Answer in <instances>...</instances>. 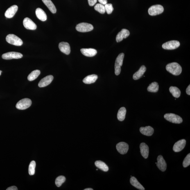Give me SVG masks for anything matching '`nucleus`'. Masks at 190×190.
Masks as SVG:
<instances>
[{"label":"nucleus","mask_w":190,"mask_h":190,"mask_svg":"<svg viewBox=\"0 0 190 190\" xmlns=\"http://www.w3.org/2000/svg\"><path fill=\"white\" fill-rule=\"evenodd\" d=\"M166 69L168 72L176 76L180 75L182 71L181 67L176 62L168 64L166 66Z\"/></svg>","instance_id":"1"},{"label":"nucleus","mask_w":190,"mask_h":190,"mask_svg":"<svg viewBox=\"0 0 190 190\" xmlns=\"http://www.w3.org/2000/svg\"><path fill=\"white\" fill-rule=\"evenodd\" d=\"M6 41L9 44L16 46L22 45L23 42L19 37L14 34H9L7 36Z\"/></svg>","instance_id":"2"},{"label":"nucleus","mask_w":190,"mask_h":190,"mask_svg":"<svg viewBox=\"0 0 190 190\" xmlns=\"http://www.w3.org/2000/svg\"><path fill=\"white\" fill-rule=\"evenodd\" d=\"M124 54L123 53L120 54L116 58L115 64V73L116 76L119 75L121 72V67L123 65Z\"/></svg>","instance_id":"3"},{"label":"nucleus","mask_w":190,"mask_h":190,"mask_svg":"<svg viewBox=\"0 0 190 190\" xmlns=\"http://www.w3.org/2000/svg\"><path fill=\"white\" fill-rule=\"evenodd\" d=\"M32 104L31 100L28 98H24L19 101L16 105V107L20 110H24L29 108Z\"/></svg>","instance_id":"4"},{"label":"nucleus","mask_w":190,"mask_h":190,"mask_svg":"<svg viewBox=\"0 0 190 190\" xmlns=\"http://www.w3.org/2000/svg\"><path fill=\"white\" fill-rule=\"evenodd\" d=\"M94 26L92 24L86 23H81L77 25L76 29L77 31L85 33L92 31L94 29Z\"/></svg>","instance_id":"5"},{"label":"nucleus","mask_w":190,"mask_h":190,"mask_svg":"<svg viewBox=\"0 0 190 190\" xmlns=\"http://www.w3.org/2000/svg\"><path fill=\"white\" fill-rule=\"evenodd\" d=\"M164 118L167 121L173 123L180 124L183 121L180 116L173 114H166L164 115Z\"/></svg>","instance_id":"6"},{"label":"nucleus","mask_w":190,"mask_h":190,"mask_svg":"<svg viewBox=\"0 0 190 190\" xmlns=\"http://www.w3.org/2000/svg\"><path fill=\"white\" fill-rule=\"evenodd\" d=\"M164 10V7L161 5H154L149 9L148 13L151 16H156L163 13Z\"/></svg>","instance_id":"7"},{"label":"nucleus","mask_w":190,"mask_h":190,"mask_svg":"<svg viewBox=\"0 0 190 190\" xmlns=\"http://www.w3.org/2000/svg\"><path fill=\"white\" fill-rule=\"evenodd\" d=\"M180 46V43L177 41H171L164 43L162 45V48L164 49L173 50L178 48Z\"/></svg>","instance_id":"8"},{"label":"nucleus","mask_w":190,"mask_h":190,"mask_svg":"<svg viewBox=\"0 0 190 190\" xmlns=\"http://www.w3.org/2000/svg\"><path fill=\"white\" fill-rule=\"evenodd\" d=\"M23 55L21 53L16 52H9L4 54L2 57L5 60H11L12 59H19L22 58Z\"/></svg>","instance_id":"9"},{"label":"nucleus","mask_w":190,"mask_h":190,"mask_svg":"<svg viewBox=\"0 0 190 190\" xmlns=\"http://www.w3.org/2000/svg\"><path fill=\"white\" fill-rule=\"evenodd\" d=\"M116 148L119 153L122 155H124L128 152L129 146L127 143L124 142H121L116 144Z\"/></svg>","instance_id":"10"},{"label":"nucleus","mask_w":190,"mask_h":190,"mask_svg":"<svg viewBox=\"0 0 190 190\" xmlns=\"http://www.w3.org/2000/svg\"><path fill=\"white\" fill-rule=\"evenodd\" d=\"M23 25L26 29L31 30L36 29L37 26L35 23L31 19L26 17L25 18L23 21Z\"/></svg>","instance_id":"11"},{"label":"nucleus","mask_w":190,"mask_h":190,"mask_svg":"<svg viewBox=\"0 0 190 190\" xmlns=\"http://www.w3.org/2000/svg\"><path fill=\"white\" fill-rule=\"evenodd\" d=\"M186 141L185 139H182L177 141L174 145L173 150L175 152H179L184 149L185 147Z\"/></svg>","instance_id":"12"},{"label":"nucleus","mask_w":190,"mask_h":190,"mask_svg":"<svg viewBox=\"0 0 190 190\" xmlns=\"http://www.w3.org/2000/svg\"><path fill=\"white\" fill-rule=\"evenodd\" d=\"M18 7L16 5H12L5 12V16L7 18L11 19L13 17L17 11Z\"/></svg>","instance_id":"13"},{"label":"nucleus","mask_w":190,"mask_h":190,"mask_svg":"<svg viewBox=\"0 0 190 190\" xmlns=\"http://www.w3.org/2000/svg\"><path fill=\"white\" fill-rule=\"evenodd\" d=\"M54 79V77L51 75H49L44 77L41 79L39 82L38 86L39 87H44L46 86L51 84Z\"/></svg>","instance_id":"14"},{"label":"nucleus","mask_w":190,"mask_h":190,"mask_svg":"<svg viewBox=\"0 0 190 190\" xmlns=\"http://www.w3.org/2000/svg\"><path fill=\"white\" fill-rule=\"evenodd\" d=\"M157 166L161 171H164L166 169V164L162 155H159L157 158Z\"/></svg>","instance_id":"15"},{"label":"nucleus","mask_w":190,"mask_h":190,"mask_svg":"<svg viewBox=\"0 0 190 190\" xmlns=\"http://www.w3.org/2000/svg\"><path fill=\"white\" fill-rule=\"evenodd\" d=\"M59 47L60 51L66 55H69L71 53V48L69 43L61 42L59 44Z\"/></svg>","instance_id":"16"},{"label":"nucleus","mask_w":190,"mask_h":190,"mask_svg":"<svg viewBox=\"0 0 190 190\" xmlns=\"http://www.w3.org/2000/svg\"><path fill=\"white\" fill-rule=\"evenodd\" d=\"M130 34L129 31L126 29H123L118 33L116 36V40L117 42H121L124 39H126Z\"/></svg>","instance_id":"17"},{"label":"nucleus","mask_w":190,"mask_h":190,"mask_svg":"<svg viewBox=\"0 0 190 190\" xmlns=\"http://www.w3.org/2000/svg\"><path fill=\"white\" fill-rule=\"evenodd\" d=\"M82 54L87 57H93L96 54V50L92 48H82L80 50Z\"/></svg>","instance_id":"18"},{"label":"nucleus","mask_w":190,"mask_h":190,"mask_svg":"<svg viewBox=\"0 0 190 190\" xmlns=\"http://www.w3.org/2000/svg\"><path fill=\"white\" fill-rule=\"evenodd\" d=\"M141 153L144 159H147L149 154V148L147 145L144 143H141L140 145Z\"/></svg>","instance_id":"19"},{"label":"nucleus","mask_w":190,"mask_h":190,"mask_svg":"<svg viewBox=\"0 0 190 190\" xmlns=\"http://www.w3.org/2000/svg\"><path fill=\"white\" fill-rule=\"evenodd\" d=\"M139 130L143 135L148 136H152L154 132V129L150 126L141 127Z\"/></svg>","instance_id":"20"},{"label":"nucleus","mask_w":190,"mask_h":190,"mask_svg":"<svg viewBox=\"0 0 190 190\" xmlns=\"http://www.w3.org/2000/svg\"><path fill=\"white\" fill-rule=\"evenodd\" d=\"M36 16L39 20L42 21H45L47 19V16L45 12L42 9L37 8L36 10Z\"/></svg>","instance_id":"21"},{"label":"nucleus","mask_w":190,"mask_h":190,"mask_svg":"<svg viewBox=\"0 0 190 190\" xmlns=\"http://www.w3.org/2000/svg\"><path fill=\"white\" fill-rule=\"evenodd\" d=\"M146 71V66L143 65L141 66L139 70L136 72L133 75V78L134 80H137L141 78L144 75Z\"/></svg>","instance_id":"22"},{"label":"nucleus","mask_w":190,"mask_h":190,"mask_svg":"<svg viewBox=\"0 0 190 190\" xmlns=\"http://www.w3.org/2000/svg\"><path fill=\"white\" fill-rule=\"evenodd\" d=\"M98 78V76L96 75H89L84 79L83 82L84 83L87 84L94 83L97 79Z\"/></svg>","instance_id":"23"},{"label":"nucleus","mask_w":190,"mask_h":190,"mask_svg":"<svg viewBox=\"0 0 190 190\" xmlns=\"http://www.w3.org/2000/svg\"><path fill=\"white\" fill-rule=\"evenodd\" d=\"M43 2L46 5V6L51 13L55 14L56 12V9L54 4L51 0H42Z\"/></svg>","instance_id":"24"},{"label":"nucleus","mask_w":190,"mask_h":190,"mask_svg":"<svg viewBox=\"0 0 190 190\" xmlns=\"http://www.w3.org/2000/svg\"><path fill=\"white\" fill-rule=\"evenodd\" d=\"M130 182L131 185L137 189L141 190H145L144 187L138 181L135 177L132 176L130 179Z\"/></svg>","instance_id":"25"},{"label":"nucleus","mask_w":190,"mask_h":190,"mask_svg":"<svg viewBox=\"0 0 190 190\" xmlns=\"http://www.w3.org/2000/svg\"><path fill=\"white\" fill-rule=\"evenodd\" d=\"M126 110L124 107H122L118 111L117 114V118L120 121H123L125 119Z\"/></svg>","instance_id":"26"},{"label":"nucleus","mask_w":190,"mask_h":190,"mask_svg":"<svg viewBox=\"0 0 190 190\" xmlns=\"http://www.w3.org/2000/svg\"><path fill=\"white\" fill-rule=\"evenodd\" d=\"M95 165L97 167L102 171L107 172L109 171V167L104 162L100 161H97L95 162Z\"/></svg>","instance_id":"27"},{"label":"nucleus","mask_w":190,"mask_h":190,"mask_svg":"<svg viewBox=\"0 0 190 190\" xmlns=\"http://www.w3.org/2000/svg\"><path fill=\"white\" fill-rule=\"evenodd\" d=\"M159 89V85L157 82H154L150 84L148 87L149 92L156 93L158 92Z\"/></svg>","instance_id":"28"},{"label":"nucleus","mask_w":190,"mask_h":190,"mask_svg":"<svg viewBox=\"0 0 190 190\" xmlns=\"http://www.w3.org/2000/svg\"><path fill=\"white\" fill-rule=\"evenodd\" d=\"M40 71L39 70H36L32 71L28 76V80L29 81H33L35 80L40 75Z\"/></svg>","instance_id":"29"},{"label":"nucleus","mask_w":190,"mask_h":190,"mask_svg":"<svg viewBox=\"0 0 190 190\" xmlns=\"http://www.w3.org/2000/svg\"><path fill=\"white\" fill-rule=\"evenodd\" d=\"M169 91L175 98H178L180 96L181 91L180 89L176 87L171 86L170 87Z\"/></svg>","instance_id":"30"},{"label":"nucleus","mask_w":190,"mask_h":190,"mask_svg":"<svg viewBox=\"0 0 190 190\" xmlns=\"http://www.w3.org/2000/svg\"><path fill=\"white\" fill-rule=\"evenodd\" d=\"M95 10L101 14H105L106 11L105 6L101 4H97L94 6Z\"/></svg>","instance_id":"31"},{"label":"nucleus","mask_w":190,"mask_h":190,"mask_svg":"<svg viewBox=\"0 0 190 190\" xmlns=\"http://www.w3.org/2000/svg\"><path fill=\"white\" fill-rule=\"evenodd\" d=\"M65 177L63 176H60L57 177L55 180V184L57 187H60L62 184L65 181Z\"/></svg>","instance_id":"32"},{"label":"nucleus","mask_w":190,"mask_h":190,"mask_svg":"<svg viewBox=\"0 0 190 190\" xmlns=\"http://www.w3.org/2000/svg\"><path fill=\"white\" fill-rule=\"evenodd\" d=\"M36 162L35 161H31L29 167V173L30 175H33L35 173Z\"/></svg>","instance_id":"33"},{"label":"nucleus","mask_w":190,"mask_h":190,"mask_svg":"<svg viewBox=\"0 0 190 190\" xmlns=\"http://www.w3.org/2000/svg\"><path fill=\"white\" fill-rule=\"evenodd\" d=\"M104 6L106 11L107 14H110L112 13L114 9L111 4H107Z\"/></svg>","instance_id":"34"},{"label":"nucleus","mask_w":190,"mask_h":190,"mask_svg":"<svg viewBox=\"0 0 190 190\" xmlns=\"http://www.w3.org/2000/svg\"><path fill=\"white\" fill-rule=\"evenodd\" d=\"M190 164V154H189L186 156L185 159H184L183 162V166L184 168H186L189 166Z\"/></svg>","instance_id":"35"},{"label":"nucleus","mask_w":190,"mask_h":190,"mask_svg":"<svg viewBox=\"0 0 190 190\" xmlns=\"http://www.w3.org/2000/svg\"><path fill=\"white\" fill-rule=\"evenodd\" d=\"M89 6H93L96 4L97 1V0H88Z\"/></svg>","instance_id":"36"},{"label":"nucleus","mask_w":190,"mask_h":190,"mask_svg":"<svg viewBox=\"0 0 190 190\" xmlns=\"http://www.w3.org/2000/svg\"><path fill=\"white\" fill-rule=\"evenodd\" d=\"M100 4L103 5L107 4V0H98Z\"/></svg>","instance_id":"37"},{"label":"nucleus","mask_w":190,"mask_h":190,"mask_svg":"<svg viewBox=\"0 0 190 190\" xmlns=\"http://www.w3.org/2000/svg\"><path fill=\"white\" fill-rule=\"evenodd\" d=\"M18 189L15 186H12L11 187H9L6 189V190H17Z\"/></svg>","instance_id":"38"},{"label":"nucleus","mask_w":190,"mask_h":190,"mask_svg":"<svg viewBox=\"0 0 190 190\" xmlns=\"http://www.w3.org/2000/svg\"><path fill=\"white\" fill-rule=\"evenodd\" d=\"M186 92L187 94L190 95V85L188 86L187 89H186Z\"/></svg>","instance_id":"39"},{"label":"nucleus","mask_w":190,"mask_h":190,"mask_svg":"<svg viewBox=\"0 0 190 190\" xmlns=\"http://www.w3.org/2000/svg\"><path fill=\"white\" fill-rule=\"evenodd\" d=\"M93 190L94 189H91V188H88V189H84V190Z\"/></svg>","instance_id":"40"},{"label":"nucleus","mask_w":190,"mask_h":190,"mask_svg":"<svg viewBox=\"0 0 190 190\" xmlns=\"http://www.w3.org/2000/svg\"><path fill=\"white\" fill-rule=\"evenodd\" d=\"M1 72H2V71H0V76H1Z\"/></svg>","instance_id":"41"},{"label":"nucleus","mask_w":190,"mask_h":190,"mask_svg":"<svg viewBox=\"0 0 190 190\" xmlns=\"http://www.w3.org/2000/svg\"><path fill=\"white\" fill-rule=\"evenodd\" d=\"M96 171H98V169H96Z\"/></svg>","instance_id":"42"}]
</instances>
